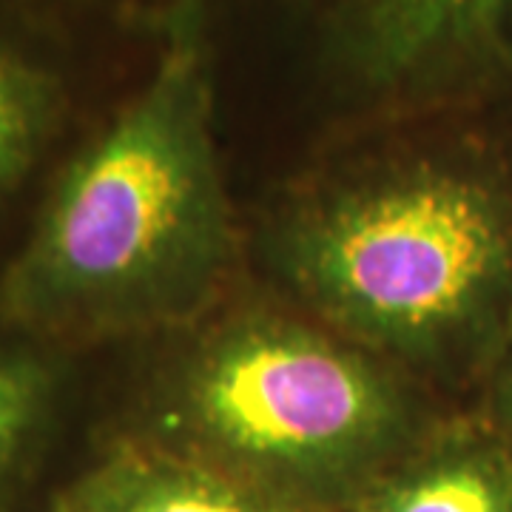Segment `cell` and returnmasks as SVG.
<instances>
[{"label": "cell", "mask_w": 512, "mask_h": 512, "mask_svg": "<svg viewBox=\"0 0 512 512\" xmlns=\"http://www.w3.org/2000/svg\"><path fill=\"white\" fill-rule=\"evenodd\" d=\"M43 402L46 376L40 367L0 356V512H20Z\"/></svg>", "instance_id": "8"}, {"label": "cell", "mask_w": 512, "mask_h": 512, "mask_svg": "<svg viewBox=\"0 0 512 512\" xmlns=\"http://www.w3.org/2000/svg\"><path fill=\"white\" fill-rule=\"evenodd\" d=\"M63 512H308L163 444H120L57 490Z\"/></svg>", "instance_id": "5"}, {"label": "cell", "mask_w": 512, "mask_h": 512, "mask_svg": "<svg viewBox=\"0 0 512 512\" xmlns=\"http://www.w3.org/2000/svg\"><path fill=\"white\" fill-rule=\"evenodd\" d=\"M342 512H512V447L490 436L413 447Z\"/></svg>", "instance_id": "6"}, {"label": "cell", "mask_w": 512, "mask_h": 512, "mask_svg": "<svg viewBox=\"0 0 512 512\" xmlns=\"http://www.w3.org/2000/svg\"><path fill=\"white\" fill-rule=\"evenodd\" d=\"M288 271L353 336L410 356L436 353L512 293V211L478 177L407 171L299 222Z\"/></svg>", "instance_id": "3"}, {"label": "cell", "mask_w": 512, "mask_h": 512, "mask_svg": "<svg viewBox=\"0 0 512 512\" xmlns=\"http://www.w3.org/2000/svg\"><path fill=\"white\" fill-rule=\"evenodd\" d=\"M57 97L52 74L0 43V191L35 157L55 120Z\"/></svg>", "instance_id": "7"}, {"label": "cell", "mask_w": 512, "mask_h": 512, "mask_svg": "<svg viewBox=\"0 0 512 512\" xmlns=\"http://www.w3.org/2000/svg\"><path fill=\"white\" fill-rule=\"evenodd\" d=\"M49 512H63V510H60V504H57V498H55V504L49 507Z\"/></svg>", "instance_id": "10"}, {"label": "cell", "mask_w": 512, "mask_h": 512, "mask_svg": "<svg viewBox=\"0 0 512 512\" xmlns=\"http://www.w3.org/2000/svg\"><path fill=\"white\" fill-rule=\"evenodd\" d=\"M208 3L174 0L154 69L83 148L6 276L23 328L92 336L194 311L231 256Z\"/></svg>", "instance_id": "1"}, {"label": "cell", "mask_w": 512, "mask_h": 512, "mask_svg": "<svg viewBox=\"0 0 512 512\" xmlns=\"http://www.w3.org/2000/svg\"><path fill=\"white\" fill-rule=\"evenodd\" d=\"M336 66L376 94L512 77V0H333Z\"/></svg>", "instance_id": "4"}, {"label": "cell", "mask_w": 512, "mask_h": 512, "mask_svg": "<svg viewBox=\"0 0 512 512\" xmlns=\"http://www.w3.org/2000/svg\"><path fill=\"white\" fill-rule=\"evenodd\" d=\"M504 441L512 447V390H510V436H504Z\"/></svg>", "instance_id": "9"}, {"label": "cell", "mask_w": 512, "mask_h": 512, "mask_svg": "<svg viewBox=\"0 0 512 512\" xmlns=\"http://www.w3.org/2000/svg\"><path fill=\"white\" fill-rule=\"evenodd\" d=\"M177 424L185 444L168 450L308 512H342L413 450L402 393L384 370L279 319L231 325L191 359Z\"/></svg>", "instance_id": "2"}]
</instances>
